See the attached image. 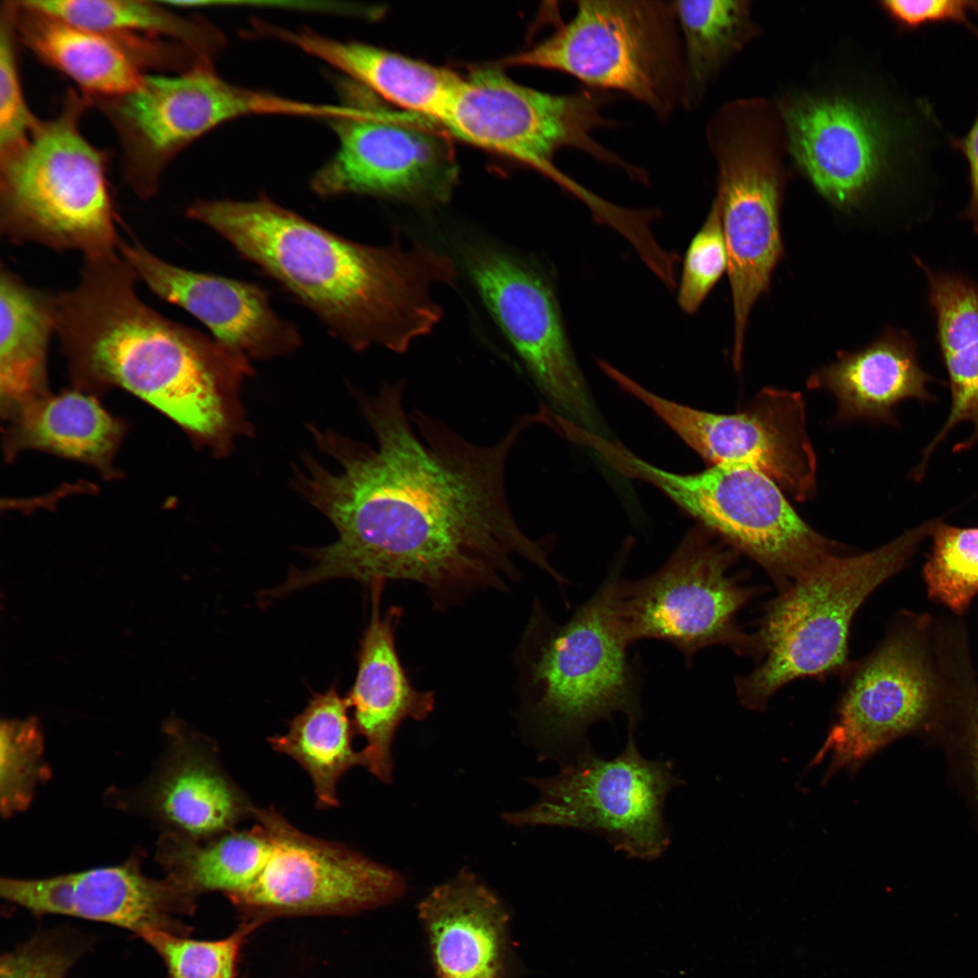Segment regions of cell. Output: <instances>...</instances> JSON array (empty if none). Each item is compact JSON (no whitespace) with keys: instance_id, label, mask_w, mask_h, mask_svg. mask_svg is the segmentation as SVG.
I'll return each mask as SVG.
<instances>
[{"instance_id":"cell-1","label":"cell","mask_w":978,"mask_h":978,"mask_svg":"<svg viewBox=\"0 0 978 978\" xmlns=\"http://www.w3.org/2000/svg\"><path fill=\"white\" fill-rule=\"evenodd\" d=\"M361 407L377 446L343 442L340 471L311 467L303 479L339 538L312 551L310 567L292 570L277 587L281 596L331 579L369 586L398 580L423 585L443 605L505 587L517 557L564 582L546 543L522 531L507 498V459L533 414L485 446L419 409L408 415L400 383L361 398Z\"/></svg>"},{"instance_id":"cell-2","label":"cell","mask_w":978,"mask_h":978,"mask_svg":"<svg viewBox=\"0 0 978 978\" xmlns=\"http://www.w3.org/2000/svg\"><path fill=\"white\" fill-rule=\"evenodd\" d=\"M189 218L207 225L262 268L355 350L395 352L439 322L436 285L453 284L454 261L397 239L370 246L337 235L266 197L198 201Z\"/></svg>"},{"instance_id":"cell-3","label":"cell","mask_w":978,"mask_h":978,"mask_svg":"<svg viewBox=\"0 0 978 978\" xmlns=\"http://www.w3.org/2000/svg\"><path fill=\"white\" fill-rule=\"evenodd\" d=\"M138 280L115 253L84 258L78 283L56 293V334L73 379L120 387L195 436L223 439L247 358L147 305Z\"/></svg>"},{"instance_id":"cell-4","label":"cell","mask_w":978,"mask_h":978,"mask_svg":"<svg viewBox=\"0 0 978 978\" xmlns=\"http://www.w3.org/2000/svg\"><path fill=\"white\" fill-rule=\"evenodd\" d=\"M618 625L609 575L564 623L537 605L521 647L527 725L544 758L561 767L591 747L589 729L617 713L637 729L642 667Z\"/></svg>"},{"instance_id":"cell-5","label":"cell","mask_w":978,"mask_h":978,"mask_svg":"<svg viewBox=\"0 0 978 978\" xmlns=\"http://www.w3.org/2000/svg\"><path fill=\"white\" fill-rule=\"evenodd\" d=\"M934 524L925 523L870 551L836 554L781 590L753 635L760 662L735 681L741 704L762 710L795 679L848 671L849 635L856 612L905 567Z\"/></svg>"},{"instance_id":"cell-6","label":"cell","mask_w":978,"mask_h":978,"mask_svg":"<svg viewBox=\"0 0 978 978\" xmlns=\"http://www.w3.org/2000/svg\"><path fill=\"white\" fill-rule=\"evenodd\" d=\"M608 93L586 88L550 93L523 86L498 66L473 71L463 82L441 120L454 136L513 158L548 177L581 201L594 219L610 228L624 220L623 206L596 195L554 164L563 149L580 150L597 161L647 183L648 174L596 139L594 132L615 126L606 117Z\"/></svg>"},{"instance_id":"cell-7","label":"cell","mask_w":978,"mask_h":978,"mask_svg":"<svg viewBox=\"0 0 978 978\" xmlns=\"http://www.w3.org/2000/svg\"><path fill=\"white\" fill-rule=\"evenodd\" d=\"M83 109L71 93L57 116L0 155V231L13 243L84 258L119 252L104 158L80 130Z\"/></svg>"},{"instance_id":"cell-8","label":"cell","mask_w":978,"mask_h":978,"mask_svg":"<svg viewBox=\"0 0 978 978\" xmlns=\"http://www.w3.org/2000/svg\"><path fill=\"white\" fill-rule=\"evenodd\" d=\"M550 36L503 65L556 71L626 94L666 120L685 110L686 78L673 1L584 0Z\"/></svg>"},{"instance_id":"cell-9","label":"cell","mask_w":978,"mask_h":978,"mask_svg":"<svg viewBox=\"0 0 978 978\" xmlns=\"http://www.w3.org/2000/svg\"><path fill=\"white\" fill-rule=\"evenodd\" d=\"M701 525L691 529L666 561L637 580L623 578L624 563L609 574L614 614L626 641L664 640L688 666L700 650L716 645L755 655L753 636L736 621L756 590L730 574L738 554Z\"/></svg>"},{"instance_id":"cell-10","label":"cell","mask_w":978,"mask_h":978,"mask_svg":"<svg viewBox=\"0 0 978 978\" xmlns=\"http://www.w3.org/2000/svg\"><path fill=\"white\" fill-rule=\"evenodd\" d=\"M628 740L613 758L590 747L558 773L530 778L538 791L534 804L503 820L517 827L574 829L602 837L628 859L655 861L671 844L664 817L669 793L686 782L669 760L644 757L628 728Z\"/></svg>"},{"instance_id":"cell-11","label":"cell","mask_w":978,"mask_h":978,"mask_svg":"<svg viewBox=\"0 0 978 978\" xmlns=\"http://www.w3.org/2000/svg\"><path fill=\"white\" fill-rule=\"evenodd\" d=\"M637 476L658 488L735 551L758 563L780 590L844 551L840 544L811 528L782 489L756 469L711 465L695 474H677L644 461Z\"/></svg>"},{"instance_id":"cell-12","label":"cell","mask_w":978,"mask_h":978,"mask_svg":"<svg viewBox=\"0 0 978 978\" xmlns=\"http://www.w3.org/2000/svg\"><path fill=\"white\" fill-rule=\"evenodd\" d=\"M113 123L125 156V176L138 196L158 187L168 162L212 129L236 118L306 117L310 104L234 85L205 62L180 74L144 75L133 91L98 100Z\"/></svg>"},{"instance_id":"cell-13","label":"cell","mask_w":978,"mask_h":978,"mask_svg":"<svg viewBox=\"0 0 978 978\" xmlns=\"http://www.w3.org/2000/svg\"><path fill=\"white\" fill-rule=\"evenodd\" d=\"M252 818L265 830L271 849L254 881L226 896L244 920L356 914L389 905L406 892L397 870L301 831L274 808L254 805Z\"/></svg>"},{"instance_id":"cell-14","label":"cell","mask_w":978,"mask_h":978,"mask_svg":"<svg viewBox=\"0 0 978 978\" xmlns=\"http://www.w3.org/2000/svg\"><path fill=\"white\" fill-rule=\"evenodd\" d=\"M706 138L717 168L714 199L728 254L733 363L740 369L749 313L769 289L783 253L779 216L781 175L770 148L753 132H746L734 105L712 118Z\"/></svg>"},{"instance_id":"cell-15","label":"cell","mask_w":978,"mask_h":978,"mask_svg":"<svg viewBox=\"0 0 978 978\" xmlns=\"http://www.w3.org/2000/svg\"><path fill=\"white\" fill-rule=\"evenodd\" d=\"M608 376L651 408L712 465L756 469L798 501L816 489V456L801 393L766 388L744 410L718 414L666 399L612 368Z\"/></svg>"},{"instance_id":"cell-16","label":"cell","mask_w":978,"mask_h":978,"mask_svg":"<svg viewBox=\"0 0 978 978\" xmlns=\"http://www.w3.org/2000/svg\"><path fill=\"white\" fill-rule=\"evenodd\" d=\"M464 261L484 305L538 388L560 415L592 427L594 407L548 278L535 265L488 244L467 246Z\"/></svg>"},{"instance_id":"cell-17","label":"cell","mask_w":978,"mask_h":978,"mask_svg":"<svg viewBox=\"0 0 978 978\" xmlns=\"http://www.w3.org/2000/svg\"><path fill=\"white\" fill-rule=\"evenodd\" d=\"M351 107L350 113L328 120L338 148L312 176L314 192L424 205L447 200L456 166L445 139L385 112Z\"/></svg>"},{"instance_id":"cell-18","label":"cell","mask_w":978,"mask_h":978,"mask_svg":"<svg viewBox=\"0 0 978 978\" xmlns=\"http://www.w3.org/2000/svg\"><path fill=\"white\" fill-rule=\"evenodd\" d=\"M848 671L836 720L812 760L818 763L829 757L825 778L857 768L894 740L927 724L937 708L935 679L913 633L890 636Z\"/></svg>"},{"instance_id":"cell-19","label":"cell","mask_w":978,"mask_h":978,"mask_svg":"<svg viewBox=\"0 0 978 978\" xmlns=\"http://www.w3.org/2000/svg\"><path fill=\"white\" fill-rule=\"evenodd\" d=\"M0 894L35 916L63 915L110 924L139 937L153 932L187 936L180 916L196 899L167 876H145L138 862L37 879L2 878Z\"/></svg>"},{"instance_id":"cell-20","label":"cell","mask_w":978,"mask_h":978,"mask_svg":"<svg viewBox=\"0 0 978 978\" xmlns=\"http://www.w3.org/2000/svg\"><path fill=\"white\" fill-rule=\"evenodd\" d=\"M118 251L139 281L159 298L195 316L223 347L265 359L299 346L295 326L277 316L267 292L257 284L177 266L138 243L121 240Z\"/></svg>"},{"instance_id":"cell-21","label":"cell","mask_w":978,"mask_h":978,"mask_svg":"<svg viewBox=\"0 0 978 978\" xmlns=\"http://www.w3.org/2000/svg\"><path fill=\"white\" fill-rule=\"evenodd\" d=\"M436 978H515L510 916L473 872L462 869L417 905Z\"/></svg>"},{"instance_id":"cell-22","label":"cell","mask_w":978,"mask_h":978,"mask_svg":"<svg viewBox=\"0 0 978 978\" xmlns=\"http://www.w3.org/2000/svg\"><path fill=\"white\" fill-rule=\"evenodd\" d=\"M385 582L371 589L369 622L363 633L358 655V669L347 701L353 709L355 733L366 740L360 751L363 767L384 783L392 781V742L406 719L423 720L433 711L432 693L417 690L400 663L395 629L400 609L390 608L384 615L379 608Z\"/></svg>"},{"instance_id":"cell-23","label":"cell","mask_w":978,"mask_h":978,"mask_svg":"<svg viewBox=\"0 0 978 978\" xmlns=\"http://www.w3.org/2000/svg\"><path fill=\"white\" fill-rule=\"evenodd\" d=\"M152 791L156 810L189 838L206 840L252 818L254 804L223 767L216 745L180 733Z\"/></svg>"},{"instance_id":"cell-24","label":"cell","mask_w":978,"mask_h":978,"mask_svg":"<svg viewBox=\"0 0 978 978\" xmlns=\"http://www.w3.org/2000/svg\"><path fill=\"white\" fill-rule=\"evenodd\" d=\"M272 32L384 100L439 123L464 79L446 68L368 43L330 38L309 29L274 28Z\"/></svg>"},{"instance_id":"cell-25","label":"cell","mask_w":978,"mask_h":978,"mask_svg":"<svg viewBox=\"0 0 978 978\" xmlns=\"http://www.w3.org/2000/svg\"><path fill=\"white\" fill-rule=\"evenodd\" d=\"M929 377L920 368L913 341L889 332L813 373L809 388H826L838 401V419L892 420L893 408L907 398H928Z\"/></svg>"},{"instance_id":"cell-26","label":"cell","mask_w":978,"mask_h":978,"mask_svg":"<svg viewBox=\"0 0 978 978\" xmlns=\"http://www.w3.org/2000/svg\"><path fill=\"white\" fill-rule=\"evenodd\" d=\"M9 2L15 32L29 49L97 100L126 94L140 84L142 61L126 43L24 1Z\"/></svg>"},{"instance_id":"cell-27","label":"cell","mask_w":978,"mask_h":978,"mask_svg":"<svg viewBox=\"0 0 978 978\" xmlns=\"http://www.w3.org/2000/svg\"><path fill=\"white\" fill-rule=\"evenodd\" d=\"M56 293L36 289L0 269V392L11 417L47 394V353L56 333Z\"/></svg>"},{"instance_id":"cell-28","label":"cell","mask_w":978,"mask_h":978,"mask_svg":"<svg viewBox=\"0 0 978 978\" xmlns=\"http://www.w3.org/2000/svg\"><path fill=\"white\" fill-rule=\"evenodd\" d=\"M6 449L9 456L22 449H41L91 464L109 466L123 434L120 421L82 391L47 394L20 408L11 417Z\"/></svg>"},{"instance_id":"cell-29","label":"cell","mask_w":978,"mask_h":978,"mask_svg":"<svg viewBox=\"0 0 978 978\" xmlns=\"http://www.w3.org/2000/svg\"><path fill=\"white\" fill-rule=\"evenodd\" d=\"M928 281L929 302L937 327V340L948 374L952 404L948 417L925 449L921 465L948 432L961 422L974 431L967 444L978 441V285L950 273L923 267Z\"/></svg>"},{"instance_id":"cell-30","label":"cell","mask_w":978,"mask_h":978,"mask_svg":"<svg viewBox=\"0 0 978 978\" xmlns=\"http://www.w3.org/2000/svg\"><path fill=\"white\" fill-rule=\"evenodd\" d=\"M347 698L331 686L309 700L289 724L287 732L268 738L271 747L296 761L310 776L318 809L339 806L337 784L343 774L362 766L352 746L355 733Z\"/></svg>"},{"instance_id":"cell-31","label":"cell","mask_w":978,"mask_h":978,"mask_svg":"<svg viewBox=\"0 0 978 978\" xmlns=\"http://www.w3.org/2000/svg\"><path fill=\"white\" fill-rule=\"evenodd\" d=\"M270 849L265 830L256 823L206 840L168 832L158 841L157 856L168 876L197 898L206 892L228 896L244 890L261 872Z\"/></svg>"},{"instance_id":"cell-32","label":"cell","mask_w":978,"mask_h":978,"mask_svg":"<svg viewBox=\"0 0 978 978\" xmlns=\"http://www.w3.org/2000/svg\"><path fill=\"white\" fill-rule=\"evenodd\" d=\"M27 5L74 25L101 33L127 43L150 59L161 50L154 41L170 38L187 47H205L200 28L170 12L158 1L148 0H25Z\"/></svg>"},{"instance_id":"cell-33","label":"cell","mask_w":978,"mask_h":978,"mask_svg":"<svg viewBox=\"0 0 978 978\" xmlns=\"http://www.w3.org/2000/svg\"><path fill=\"white\" fill-rule=\"evenodd\" d=\"M686 78L685 110L695 109L707 86L746 39L745 1H673Z\"/></svg>"},{"instance_id":"cell-34","label":"cell","mask_w":978,"mask_h":978,"mask_svg":"<svg viewBox=\"0 0 978 978\" xmlns=\"http://www.w3.org/2000/svg\"><path fill=\"white\" fill-rule=\"evenodd\" d=\"M932 552L924 567L931 599L962 614L978 593V527L935 523Z\"/></svg>"},{"instance_id":"cell-35","label":"cell","mask_w":978,"mask_h":978,"mask_svg":"<svg viewBox=\"0 0 978 978\" xmlns=\"http://www.w3.org/2000/svg\"><path fill=\"white\" fill-rule=\"evenodd\" d=\"M263 922L244 920L225 938L205 941L164 932L141 937L162 959L168 978H235L241 949Z\"/></svg>"},{"instance_id":"cell-36","label":"cell","mask_w":978,"mask_h":978,"mask_svg":"<svg viewBox=\"0 0 978 978\" xmlns=\"http://www.w3.org/2000/svg\"><path fill=\"white\" fill-rule=\"evenodd\" d=\"M50 775L43 740L34 719L6 720L0 729L1 812L10 817L30 804L34 790Z\"/></svg>"},{"instance_id":"cell-37","label":"cell","mask_w":978,"mask_h":978,"mask_svg":"<svg viewBox=\"0 0 978 978\" xmlns=\"http://www.w3.org/2000/svg\"><path fill=\"white\" fill-rule=\"evenodd\" d=\"M727 269V249L719 206L714 199L685 254L677 293L682 311L687 314L696 312Z\"/></svg>"},{"instance_id":"cell-38","label":"cell","mask_w":978,"mask_h":978,"mask_svg":"<svg viewBox=\"0 0 978 978\" xmlns=\"http://www.w3.org/2000/svg\"><path fill=\"white\" fill-rule=\"evenodd\" d=\"M87 944L65 929L38 934L1 956L0 978H66Z\"/></svg>"},{"instance_id":"cell-39","label":"cell","mask_w":978,"mask_h":978,"mask_svg":"<svg viewBox=\"0 0 978 978\" xmlns=\"http://www.w3.org/2000/svg\"><path fill=\"white\" fill-rule=\"evenodd\" d=\"M10 3L2 7L0 25V155L22 143L38 120L24 100L14 50Z\"/></svg>"},{"instance_id":"cell-40","label":"cell","mask_w":978,"mask_h":978,"mask_svg":"<svg viewBox=\"0 0 978 978\" xmlns=\"http://www.w3.org/2000/svg\"><path fill=\"white\" fill-rule=\"evenodd\" d=\"M976 1L966 0H886L881 8L904 30H914L926 24L954 23L965 26L978 36V29L968 14Z\"/></svg>"},{"instance_id":"cell-41","label":"cell","mask_w":978,"mask_h":978,"mask_svg":"<svg viewBox=\"0 0 978 978\" xmlns=\"http://www.w3.org/2000/svg\"><path fill=\"white\" fill-rule=\"evenodd\" d=\"M964 723L952 743L973 802L978 808V704L968 705Z\"/></svg>"},{"instance_id":"cell-42","label":"cell","mask_w":978,"mask_h":978,"mask_svg":"<svg viewBox=\"0 0 978 978\" xmlns=\"http://www.w3.org/2000/svg\"><path fill=\"white\" fill-rule=\"evenodd\" d=\"M973 12L978 15V1ZM954 149L962 152L969 168L970 200L963 216L978 230V110L968 132L961 139L956 138Z\"/></svg>"}]
</instances>
